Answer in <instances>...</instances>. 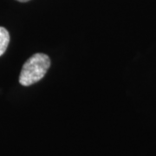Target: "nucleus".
<instances>
[{
	"mask_svg": "<svg viewBox=\"0 0 156 156\" xmlns=\"http://www.w3.org/2000/svg\"><path fill=\"white\" fill-rule=\"evenodd\" d=\"M50 66V59L44 53L34 54L23 63L19 76V83L30 86L44 78Z\"/></svg>",
	"mask_w": 156,
	"mask_h": 156,
	"instance_id": "nucleus-1",
	"label": "nucleus"
},
{
	"mask_svg": "<svg viewBox=\"0 0 156 156\" xmlns=\"http://www.w3.org/2000/svg\"><path fill=\"white\" fill-rule=\"evenodd\" d=\"M10 43V34L4 27H0V56L5 54Z\"/></svg>",
	"mask_w": 156,
	"mask_h": 156,
	"instance_id": "nucleus-2",
	"label": "nucleus"
},
{
	"mask_svg": "<svg viewBox=\"0 0 156 156\" xmlns=\"http://www.w3.org/2000/svg\"><path fill=\"white\" fill-rule=\"evenodd\" d=\"M17 1L22 2V3H24V2H28V1H30V0H17Z\"/></svg>",
	"mask_w": 156,
	"mask_h": 156,
	"instance_id": "nucleus-3",
	"label": "nucleus"
}]
</instances>
